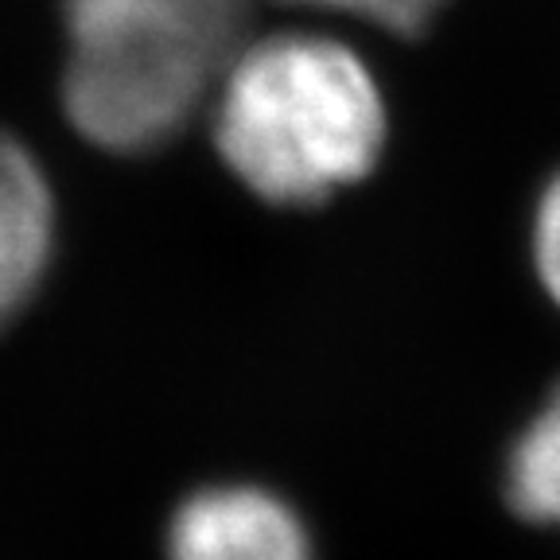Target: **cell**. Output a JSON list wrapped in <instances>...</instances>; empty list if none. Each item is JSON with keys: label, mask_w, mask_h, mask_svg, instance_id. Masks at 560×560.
<instances>
[{"label": "cell", "mask_w": 560, "mask_h": 560, "mask_svg": "<svg viewBox=\"0 0 560 560\" xmlns=\"http://www.w3.org/2000/svg\"><path fill=\"white\" fill-rule=\"evenodd\" d=\"M167 560H315L304 517L254 482H214L179 502Z\"/></svg>", "instance_id": "cell-3"}, {"label": "cell", "mask_w": 560, "mask_h": 560, "mask_svg": "<svg viewBox=\"0 0 560 560\" xmlns=\"http://www.w3.org/2000/svg\"><path fill=\"white\" fill-rule=\"evenodd\" d=\"M534 265L541 289L560 307V172L545 184L534 214Z\"/></svg>", "instance_id": "cell-7"}, {"label": "cell", "mask_w": 560, "mask_h": 560, "mask_svg": "<svg viewBox=\"0 0 560 560\" xmlns=\"http://www.w3.org/2000/svg\"><path fill=\"white\" fill-rule=\"evenodd\" d=\"M249 0H62V114L82 140L140 156L214 97Z\"/></svg>", "instance_id": "cell-2"}, {"label": "cell", "mask_w": 560, "mask_h": 560, "mask_svg": "<svg viewBox=\"0 0 560 560\" xmlns=\"http://www.w3.org/2000/svg\"><path fill=\"white\" fill-rule=\"evenodd\" d=\"M506 502L522 522L560 529V382L510 447Z\"/></svg>", "instance_id": "cell-5"}, {"label": "cell", "mask_w": 560, "mask_h": 560, "mask_svg": "<svg viewBox=\"0 0 560 560\" xmlns=\"http://www.w3.org/2000/svg\"><path fill=\"white\" fill-rule=\"evenodd\" d=\"M59 237L51 179L24 140L0 129V331L32 304Z\"/></svg>", "instance_id": "cell-4"}, {"label": "cell", "mask_w": 560, "mask_h": 560, "mask_svg": "<svg viewBox=\"0 0 560 560\" xmlns=\"http://www.w3.org/2000/svg\"><path fill=\"white\" fill-rule=\"evenodd\" d=\"M292 4H312V9L327 12H347L354 20H366L385 32L397 35H417L432 24L444 0H292Z\"/></svg>", "instance_id": "cell-6"}, {"label": "cell", "mask_w": 560, "mask_h": 560, "mask_svg": "<svg viewBox=\"0 0 560 560\" xmlns=\"http://www.w3.org/2000/svg\"><path fill=\"white\" fill-rule=\"evenodd\" d=\"M210 132L245 191L272 207H319L374 172L389 114L354 47L280 32L230 62L210 97Z\"/></svg>", "instance_id": "cell-1"}]
</instances>
